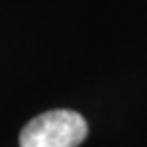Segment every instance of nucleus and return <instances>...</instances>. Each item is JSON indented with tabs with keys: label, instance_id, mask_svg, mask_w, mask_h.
I'll use <instances>...</instances> for the list:
<instances>
[{
	"label": "nucleus",
	"instance_id": "f257e3e1",
	"mask_svg": "<svg viewBox=\"0 0 147 147\" xmlns=\"http://www.w3.org/2000/svg\"><path fill=\"white\" fill-rule=\"evenodd\" d=\"M88 136V124L76 111L55 109L34 117L19 134L21 147H78Z\"/></svg>",
	"mask_w": 147,
	"mask_h": 147
}]
</instances>
